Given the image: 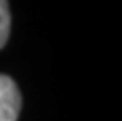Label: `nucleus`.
Segmentation results:
<instances>
[{
	"label": "nucleus",
	"instance_id": "obj_1",
	"mask_svg": "<svg viewBox=\"0 0 122 121\" xmlns=\"http://www.w3.org/2000/svg\"><path fill=\"white\" fill-rule=\"evenodd\" d=\"M22 109V96L9 76L0 74V121H16Z\"/></svg>",
	"mask_w": 122,
	"mask_h": 121
},
{
	"label": "nucleus",
	"instance_id": "obj_2",
	"mask_svg": "<svg viewBox=\"0 0 122 121\" xmlns=\"http://www.w3.org/2000/svg\"><path fill=\"white\" fill-rule=\"evenodd\" d=\"M11 31V13L7 0H0V49L5 45Z\"/></svg>",
	"mask_w": 122,
	"mask_h": 121
}]
</instances>
